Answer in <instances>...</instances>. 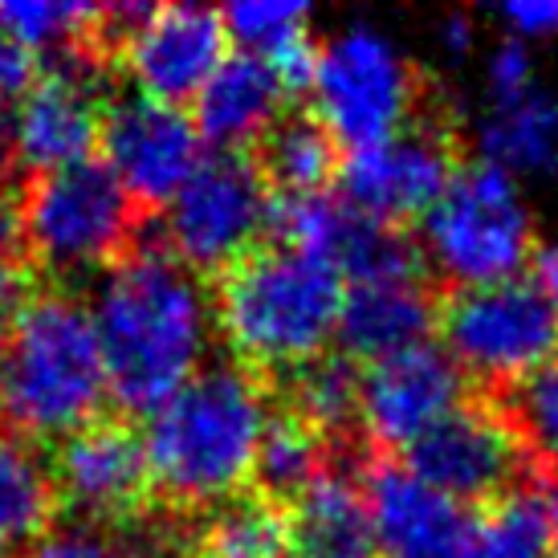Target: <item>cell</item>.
<instances>
[{
	"mask_svg": "<svg viewBox=\"0 0 558 558\" xmlns=\"http://www.w3.org/2000/svg\"><path fill=\"white\" fill-rule=\"evenodd\" d=\"M90 318L102 342L110 396L123 412L151 416L204 367L213 298L163 245H135L94 286Z\"/></svg>",
	"mask_w": 558,
	"mask_h": 558,
	"instance_id": "1",
	"label": "cell"
},
{
	"mask_svg": "<svg viewBox=\"0 0 558 558\" xmlns=\"http://www.w3.org/2000/svg\"><path fill=\"white\" fill-rule=\"evenodd\" d=\"M269 420L262 375L241 363H204L147 420L151 489L175 510H213L236 497L253 481Z\"/></svg>",
	"mask_w": 558,
	"mask_h": 558,
	"instance_id": "2",
	"label": "cell"
},
{
	"mask_svg": "<svg viewBox=\"0 0 558 558\" xmlns=\"http://www.w3.org/2000/svg\"><path fill=\"white\" fill-rule=\"evenodd\" d=\"M347 281L326 257L290 245L253 248L217 278L213 318L241 367L281 379L326 355L339 335Z\"/></svg>",
	"mask_w": 558,
	"mask_h": 558,
	"instance_id": "3",
	"label": "cell"
},
{
	"mask_svg": "<svg viewBox=\"0 0 558 558\" xmlns=\"http://www.w3.org/2000/svg\"><path fill=\"white\" fill-rule=\"evenodd\" d=\"M107 396V363L90 306H82L70 290H29L4 347V424L29 440L58 445L98 420Z\"/></svg>",
	"mask_w": 558,
	"mask_h": 558,
	"instance_id": "4",
	"label": "cell"
},
{
	"mask_svg": "<svg viewBox=\"0 0 558 558\" xmlns=\"http://www.w3.org/2000/svg\"><path fill=\"white\" fill-rule=\"evenodd\" d=\"M140 208L102 159L33 175L16 204V236L33 262L58 274H107L135 248Z\"/></svg>",
	"mask_w": 558,
	"mask_h": 558,
	"instance_id": "5",
	"label": "cell"
},
{
	"mask_svg": "<svg viewBox=\"0 0 558 558\" xmlns=\"http://www.w3.org/2000/svg\"><path fill=\"white\" fill-rule=\"evenodd\" d=\"M420 253L457 290L513 281L534 262V217L518 180L485 159L461 163L424 217Z\"/></svg>",
	"mask_w": 558,
	"mask_h": 558,
	"instance_id": "6",
	"label": "cell"
},
{
	"mask_svg": "<svg viewBox=\"0 0 558 558\" xmlns=\"http://www.w3.org/2000/svg\"><path fill=\"white\" fill-rule=\"evenodd\" d=\"M436 326L461 375L489 388H518L558 359V306L526 278L452 290Z\"/></svg>",
	"mask_w": 558,
	"mask_h": 558,
	"instance_id": "7",
	"label": "cell"
},
{
	"mask_svg": "<svg viewBox=\"0 0 558 558\" xmlns=\"http://www.w3.org/2000/svg\"><path fill=\"white\" fill-rule=\"evenodd\" d=\"M314 119L339 147H372L416 119L420 78L400 49L372 25H351L318 49Z\"/></svg>",
	"mask_w": 558,
	"mask_h": 558,
	"instance_id": "8",
	"label": "cell"
},
{
	"mask_svg": "<svg viewBox=\"0 0 558 558\" xmlns=\"http://www.w3.org/2000/svg\"><path fill=\"white\" fill-rule=\"evenodd\" d=\"M269 213L274 192L257 159L248 151H213L163 208V248L192 274L220 278L262 248L257 241L269 233Z\"/></svg>",
	"mask_w": 558,
	"mask_h": 558,
	"instance_id": "9",
	"label": "cell"
},
{
	"mask_svg": "<svg viewBox=\"0 0 558 558\" xmlns=\"http://www.w3.org/2000/svg\"><path fill=\"white\" fill-rule=\"evenodd\" d=\"M107 119V65L102 46L70 49L49 58L21 102L4 119L9 168L33 175L74 168L94 159Z\"/></svg>",
	"mask_w": 558,
	"mask_h": 558,
	"instance_id": "10",
	"label": "cell"
},
{
	"mask_svg": "<svg viewBox=\"0 0 558 558\" xmlns=\"http://www.w3.org/2000/svg\"><path fill=\"white\" fill-rule=\"evenodd\" d=\"M400 461L436 494L469 510L473 501H501L522 485L526 445L506 408L461 403L420 436Z\"/></svg>",
	"mask_w": 558,
	"mask_h": 558,
	"instance_id": "11",
	"label": "cell"
},
{
	"mask_svg": "<svg viewBox=\"0 0 558 558\" xmlns=\"http://www.w3.org/2000/svg\"><path fill=\"white\" fill-rule=\"evenodd\" d=\"M98 147L102 163L140 213H163L204 159V140L192 114L140 90L107 102Z\"/></svg>",
	"mask_w": 558,
	"mask_h": 558,
	"instance_id": "12",
	"label": "cell"
},
{
	"mask_svg": "<svg viewBox=\"0 0 558 558\" xmlns=\"http://www.w3.org/2000/svg\"><path fill=\"white\" fill-rule=\"evenodd\" d=\"M58 501L86 526H131L151 497L143 433L126 420H90L53 445L49 461Z\"/></svg>",
	"mask_w": 558,
	"mask_h": 558,
	"instance_id": "13",
	"label": "cell"
},
{
	"mask_svg": "<svg viewBox=\"0 0 558 558\" xmlns=\"http://www.w3.org/2000/svg\"><path fill=\"white\" fill-rule=\"evenodd\" d=\"M457 168L461 163L452 159L449 131L412 119L388 140L342 156V201L388 225H403L416 217L424 220L433 213V204L445 196Z\"/></svg>",
	"mask_w": 558,
	"mask_h": 558,
	"instance_id": "14",
	"label": "cell"
},
{
	"mask_svg": "<svg viewBox=\"0 0 558 558\" xmlns=\"http://www.w3.org/2000/svg\"><path fill=\"white\" fill-rule=\"evenodd\" d=\"M372 550L384 558H473L477 518L412 473L403 461H372L363 473Z\"/></svg>",
	"mask_w": 558,
	"mask_h": 558,
	"instance_id": "15",
	"label": "cell"
},
{
	"mask_svg": "<svg viewBox=\"0 0 558 558\" xmlns=\"http://www.w3.org/2000/svg\"><path fill=\"white\" fill-rule=\"evenodd\" d=\"M465 403V375L445 347L424 342L388 355L363 372L359 391V428L379 449L408 452L433 424Z\"/></svg>",
	"mask_w": 558,
	"mask_h": 558,
	"instance_id": "16",
	"label": "cell"
},
{
	"mask_svg": "<svg viewBox=\"0 0 558 558\" xmlns=\"http://www.w3.org/2000/svg\"><path fill=\"white\" fill-rule=\"evenodd\" d=\"M119 49L135 90L168 107H184L201 98L208 78L229 58V33L213 9L168 4L151 9V16L131 37H123Z\"/></svg>",
	"mask_w": 558,
	"mask_h": 558,
	"instance_id": "17",
	"label": "cell"
},
{
	"mask_svg": "<svg viewBox=\"0 0 558 558\" xmlns=\"http://www.w3.org/2000/svg\"><path fill=\"white\" fill-rule=\"evenodd\" d=\"M440 302L428 294L424 278L372 281V286H347L339 314V355L351 363H379L388 355L412 351L433 342Z\"/></svg>",
	"mask_w": 558,
	"mask_h": 558,
	"instance_id": "18",
	"label": "cell"
},
{
	"mask_svg": "<svg viewBox=\"0 0 558 558\" xmlns=\"http://www.w3.org/2000/svg\"><path fill=\"white\" fill-rule=\"evenodd\" d=\"M281 102L286 90L278 74L257 53L233 49L196 98L192 123L201 140L213 143L217 151H245L248 143H262L274 131L281 119Z\"/></svg>",
	"mask_w": 558,
	"mask_h": 558,
	"instance_id": "19",
	"label": "cell"
},
{
	"mask_svg": "<svg viewBox=\"0 0 558 558\" xmlns=\"http://www.w3.org/2000/svg\"><path fill=\"white\" fill-rule=\"evenodd\" d=\"M481 159L506 175H550L558 168V98L530 86L510 98H489L477 123Z\"/></svg>",
	"mask_w": 558,
	"mask_h": 558,
	"instance_id": "20",
	"label": "cell"
},
{
	"mask_svg": "<svg viewBox=\"0 0 558 558\" xmlns=\"http://www.w3.org/2000/svg\"><path fill=\"white\" fill-rule=\"evenodd\" d=\"M62 510L49 461L29 436L0 424V558H25Z\"/></svg>",
	"mask_w": 558,
	"mask_h": 558,
	"instance_id": "21",
	"label": "cell"
},
{
	"mask_svg": "<svg viewBox=\"0 0 558 558\" xmlns=\"http://www.w3.org/2000/svg\"><path fill=\"white\" fill-rule=\"evenodd\" d=\"M257 168L274 196H318L339 180L342 156L335 135L314 114H281L257 147Z\"/></svg>",
	"mask_w": 558,
	"mask_h": 558,
	"instance_id": "22",
	"label": "cell"
},
{
	"mask_svg": "<svg viewBox=\"0 0 558 558\" xmlns=\"http://www.w3.org/2000/svg\"><path fill=\"white\" fill-rule=\"evenodd\" d=\"M290 526H294V546H306V550L372 546L363 477L330 461L311 481V489L290 506Z\"/></svg>",
	"mask_w": 558,
	"mask_h": 558,
	"instance_id": "23",
	"label": "cell"
},
{
	"mask_svg": "<svg viewBox=\"0 0 558 558\" xmlns=\"http://www.w3.org/2000/svg\"><path fill=\"white\" fill-rule=\"evenodd\" d=\"M286 412L298 416L311 433H318L330 445H351V433L359 428V391L363 372L347 355H318L314 363L290 372L286 379Z\"/></svg>",
	"mask_w": 558,
	"mask_h": 558,
	"instance_id": "24",
	"label": "cell"
},
{
	"mask_svg": "<svg viewBox=\"0 0 558 558\" xmlns=\"http://www.w3.org/2000/svg\"><path fill=\"white\" fill-rule=\"evenodd\" d=\"M196 558H290L294 526L290 510L262 494H236L204 513Z\"/></svg>",
	"mask_w": 558,
	"mask_h": 558,
	"instance_id": "25",
	"label": "cell"
},
{
	"mask_svg": "<svg viewBox=\"0 0 558 558\" xmlns=\"http://www.w3.org/2000/svg\"><path fill=\"white\" fill-rule=\"evenodd\" d=\"M326 465H330V457H326L323 436L311 433L298 416L281 412V416L269 420V428L262 436L257 465H253V485L274 506L290 510Z\"/></svg>",
	"mask_w": 558,
	"mask_h": 558,
	"instance_id": "26",
	"label": "cell"
},
{
	"mask_svg": "<svg viewBox=\"0 0 558 558\" xmlns=\"http://www.w3.org/2000/svg\"><path fill=\"white\" fill-rule=\"evenodd\" d=\"M0 33L37 58H58L70 49L102 46V9L98 4H70V0H21L0 4Z\"/></svg>",
	"mask_w": 558,
	"mask_h": 558,
	"instance_id": "27",
	"label": "cell"
},
{
	"mask_svg": "<svg viewBox=\"0 0 558 558\" xmlns=\"http://www.w3.org/2000/svg\"><path fill=\"white\" fill-rule=\"evenodd\" d=\"M473 558H558L555 526L534 481H522L513 494L494 501L485 518H477Z\"/></svg>",
	"mask_w": 558,
	"mask_h": 558,
	"instance_id": "28",
	"label": "cell"
},
{
	"mask_svg": "<svg viewBox=\"0 0 558 558\" xmlns=\"http://www.w3.org/2000/svg\"><path fill=\"white\" fill-rule=\"evenodd\" d=\"M506 416L522 436L526 457L543 461V473L558 477V359L510 388Z\"/></svg>",
	"mask_w": 558,
	"mask_h": 558,
	"instance_id": "29",
	"label": "cell"
},
{
	"mask_svg": "<svg viewBox=\"0 0 558 558\" xmlns=\"http://www.w3.org/2000/svg\"><path fill=\"white\" fill-rule=\"evenodd\" d=\"M25 558H171L163 538H140L131 526H70L49 530Z\"/></svg>",
	"mask_w": 558,
	"mask_h": 558,
	"instance_id": "30",
	"label": "cell"
},
{
	"mask_svg": "<svg viewBox=\"0 0 558 558\" xmlns=\"http://www.w3.org/2000/svg\"><path fill=\"white\" fill-rule=\"evenodd\" d=\"M229 41L245 49V53H269L281 46L286 37L311 29V9L306 4H290V0H253V4H233L220 13Z\"/></svg>",
	"mask_w": 558,
	"mask_h": 558,
	"instance_id": "31",
	"label": "cell"
},
{
	"mask_svg": "<svg viewBox=\"0 0 558 558\" xmlns=\"http://www.w3.org/2000/svg\"><path fill=\"white\" fill-rule=\"evenodd\" d=\"M485 82H489V94L494 98H510V94H522L534 82V53H530L526 41L518 37H501L489 53V65H485Z\"/></svg>",
	"mask_w": 558,
	"mask_h": 558,
	"instance_id": "32",
	"label": "cell"
},
{
	"mask_svg": "<svg viewBox=\"0 0 558 558\" xmlns=\"http://www.w3.org/2000/svg\"><path fill=\"white\" fill-rule=\"evenodd\" d=\"M501 21L518 41H538L558 33V0H510L501 4Z\"/></svg>",
	"mask_w": 558,
	"mask_h": 558,
	"instance_id": "33",
	"label": "cell"
},
{
	"mask_svg": "<svg viewBox=\"0 0 558 558\" xmlns=\"http://www.w3.org/2000/svg\"><path fill=\"white\" fill-rule=\"evenodd\" d=\"M534 286L558 306V241L534 253Z\"/></svg>",
	"mask_w": 558,
	"mask_h": 558,
	"instance_id": "34",
	"label": "cell"
},
{
	"mask_svg": "<svg viewBox=\"0 0 558 558\" xmlns=\"http://www.w3.org/2000/svg\"><path fill=\"white\" fill-rule=\"evenodd\" d=\"M440 41H445L449 53H465V49L473 46V21H469L465 13H452L449 21H445V29H440Z\"/></svg>",
	"mask_w": 558,
	"mask_h": 558,
	"instance_id": "35",
	"label": "cell"
},
{
	"mask_svg": "<svg viewBox=\"0 0 558 558\" xmlns=\"http://www.w3.org/2000/svg\"><path fill=\"white\" fill-rule=\"evenodd\" d=\"M16 241V204H9L4 187H0V257L13 248Z\"/></svg>",
	"mask_w": 558,
	"mask_h": 558,
	"instance_id": "36",
	"label": "cell"
},
{
	"mask_svg": "<svg viewBox=\"0 0 558 558\" xmlns=\"http://www.w3.org/2000/svg\"><path fill=\"white\" fill-rule=\"evenodd\" d=\"M290 558H375L372 546H351V550H306V546H294Z\"/></svg>",
	"mask_w": 558,
	"mask_h": 558,
	"instance_id": "37",
	"label": "cell"
},
{
	"mask_svg": "<svg viewBox=\"0 0 558 558\" xmlns=\"http://www.w3.org/2000/svg\"><path fill=\"white\" fill-rule=\"evenodd\" d=\"M4 347H9V326H0V372H4Z\"/></svg>",
	"mask_w": 558,
	"mask_h": 558,
	"instance_id": "38",
	"label": "cell"
}]
</instances>
